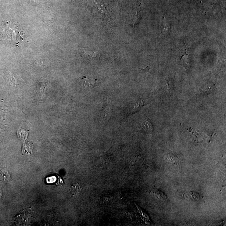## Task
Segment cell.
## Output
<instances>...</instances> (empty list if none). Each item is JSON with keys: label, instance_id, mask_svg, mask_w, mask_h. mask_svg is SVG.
Returning <instances> with one entry per match:
<instances>
[{"label": "cell", "instance_id": "cell-1", "mask_svg": "<svg viewBox=\"0 0 226 226\" xmlns=\"http://www.w3.org/2000/svg\"><path fill=\"white\" fill-rule=\"evenodd\" d=\"M150 193L158 199L165 200L167 199V196L164 193L156 188H153L151 190Z\"/></svg>", "mask_w": 226, "mask_h": 226}, {"label": "cell", "instance_id": "cell-2", "mask_svg": "<svg viewBox=\"0 0 226 226\" xmlns=\"http://www.w3.org/2000/svg\"><path fill=\"white\" fill-rule=\"evenodd\" d=\"M185 196L188 199L194 201V202H197V201H200L202 199L201 196L199 193H195V192H191L185 193Z\"/></svg>", "mask_w": 226, "mask_h": 226}, {"label": "cell", "instance_id": "cell-3", "mask_svg": "<svg viewBox=\"0 0 226 226\" xmlns=\"http://www.w3.org/2000/svg\"><path fill=\"white\" fill-rule=\"evenodd\" d=\"M142 129L146 132L151 133L153 131L152 124L148 120H146L142 122Z\"/></svg>", "mask_w": 226, "mask_h": 226}, {"label": "cell", "instance_id": "cell-4", "mask_svg": "<svg viewBox=\"0 0 226 226\" xmlns=\"http://www.w3.org/2000/svg\"><path fill=\"white\" fill-rule=\"evenodd\" d=\"M181 60L183 62V66L184 68L186 70H188L191 66L190 60L189 58V56L188 54H185L181 57Z\"/></svg>", "mask_w": 226, "mask_h": 226}, {"label": "cell", "instance_id": "cell-5", "mask_svg": "<svg viewBox=\"0 0 226 226\" xmlns=\"http://www.w3.org/2000/svg\"><path fill=\"white\" fill-rule=\"evenodd\" d=\"M84 56L85 57H89L90 59H97L99 56V54L95 52H89L86 51H83Z\"/></svg>", "mask_w": 226, "mask_h": 226}, {"label": "cell", "instance_id": "cell-6", "mask_svg": "<svg viewBox=\"0 0 226 226\" xmlns=\"http://www.w3.org/2000/svg\"><path fill=\"white\" fill-rule=\"evenodd\" d=\"M0 176L2 181L5 183H8L10 179V175L8 170H3L1 171Z\"/></svg>", "mask_w": 226, "mask_h": 226}, {"label": "cell", "instance_id": "cell-7", "mask_svg": "<svg viewBox=\"0 0 226 226\" xmlns=\"http://www.w3.org/2000/svg\"><path fill=\"white\" fill-rule=\"evenodd\" d=\"M163 21L164 27L163 33L165 34L167 33L169 31L170 28V26L169 22L167 21V20L165 17H164V18L163 19Z\"/></svg>", "mask_w": 226, "mask_h": 226}, {"label": "cell", "instance_id": "cell-8", "mask_svg": "<svg viewBox=\"0 0 226 226\" xmlns=\"http://www.w3.org/2000/svg\"><path fill=\"white\" fill-rule=\"evenodd\" d=\"M166 160L172 163H176L178 161V158L175 155H173L172 154H169L166 157Z\"/></svg>", "mask_w": 226, "mask_h": 226}, {"label": "cell", "instance_id": "cell-9", "mask_svg": "<svg viewBox=\"0 0 226 226\" xmlns=\"http://www.w3.org/2000/svg\"><path fill=\"white\" fill-rule=\"evenodd\" d=\"M140 70L142 71L143 72H149V70H150V66H148L145 68H138Z\"/></svg>", "mask_w": 226, "mask_h": 226}, {"label": "cell", "instance_id": "cell-10", "mask_svg": "<svg viewBox=\"0 0 226 226\" xmlns=\"http://www.w3.org/2000/svg\"><path fill=\"white\" fill-rule=\"evenodd\" d=\"M166 84L167 85V87L168 90L170 91L171 89V87L169 81H168V80L167 78L166 79Z\"/></svg>", "mask_w": 226, "mask_h": 226}]
</instances>
